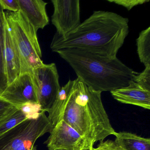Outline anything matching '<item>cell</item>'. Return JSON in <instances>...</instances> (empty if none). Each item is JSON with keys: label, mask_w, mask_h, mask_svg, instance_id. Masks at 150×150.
<instances>
[{"label": "cell", "mask_w": 150, "mask_h": 150, "mask_svg": "<svg viewBox=\"0 0 150 150\" xmlns=\"http://www.w3.org/2000/svg\"><path fill=\"white\" fill-rule=\"evenodd\" d=\"M129 21L116 13L95 11L86 20L66 35L55 34L52 51L68 50L89 52L109 58L116 57L129 33Z\"/></svg>", "instance_id": "cell-1"}, {"label": "cell", "mask_w": 150, "mask_h": 150, "mask_svg": "<svg viewBox=\"0 0 150 150\" xmlns=\"http://www.w3.org/2000/svg\"><path fill=\"white\" fill-rule=\"evenodd\" d=\"M101 93L77 78L73 80L62 115V120L89 143L102 142L108 136H115L117 133L103 107Z\"/></svg>", "instance_id": "cell-2"}, {"label": "cell", "mask_w": 150, "mask_h": 150, "mask_svg": "<svg viewBox=\"0 0 150 150\" xmlns=\"http://www.w3.org/2000/svg\"><path fill=\"white\" fill-rule=\"evenodd\" d=\"M57 53L70 65L78 78L88 86L101 93L127 86L138 74L117 57L109 58L79 50Z\"/></svg>", "instance_id": "cell-3"}, {"label": "cell", "mask_w": 150, "mask_h": 150, "mask_svg": "<svg viewBox=\"0 0 150 150\" xmlns=\"http://www.w3.org/2000/svg\"><path fill=\"white\" fill-rule=\"evenodd\" d=\"M5 19L21 56V73L30 74L44 64L37 32L21 12H5Z\"/></svg>", "instance_id": "cell-4"}, {"label": "cell", "mask_w": 150, "mask_h": 150, "mask_svg": "<svg viewBox=\"0 0 150 150\" xmlns=\"http://www.w3.org/2000/svg\"><path fill=\"white\" fill-rule=\"evenodd\" d=\"M45 112L23 121L0 136V150H31L36 140L54 127Z\"/></svg>", "instance_id": "cell-5"}, {"label": "cell", "mask_w": 150, "mask_h": 150, "mask_svg": "<svg viewBox=\"0 0 150 150\" xmlns=\"http://www.w3.org/2000/svg\"><path fill=\"white\" fill-rule=\"evenodd\" d=\"M32 81L37 103L42 110L51 108L60 88L56 64H43L33 70Z\"/></svg>", "instance_id": "cell-6"}, {"label": "cell", "mask_w": 150, "mask_h": 150, "mask_svg": "<svg viewBox=\"0 0 150 150\" xmlns=\"http://www.w3.org/2000/svg\"><path fill=\"white\" fill-rule=\"evenodd\" d=\"M54 12L52 22L56 34L66 35L81 24L80 4L79 0H52Z\"/></svg>", "instance_id": "cell-7"}, {"label": "cell", "mask_w": 150, "mask_h": 150, "mask_svg": "<svg viewBox=\"0 0 150 150\" xmlns=\"http://www.w3.org/2000/svg\"><path fill=\"white\" fill-rule=\"evenodd\" d=\"M50 133L45 142L49 150H80L89 143L63 120L53 127Z\"/></svg>", "instance_id": "cell-8"}, {"label": "cell", "mask_w": 150, "mask_h": 150, "mask_svg": "<svg viewBox=\"0 0 150 150\" xmlns=\"http://www.w3.org/2000/svg\"><path fill=\"white\" fill-rule=\"evenodd\" d=\"M0 98L16 107L29 103H38L32 75L22 74L8 85Z\"/></svg>", "instance_id": "cell-9"}, {"label": "cell", "mask_w": 150, "mask_h": 150, "mask_svg": "<svg viewBox=\"0 0 150 150\" xmlns=\"http://www.w3.org/2000/svg\"><path fill=\"white\" fill-rule=\"evenodd\" d=\"M114 99L119 102L150 109V91L132 81L129 86L110 92Z\"/></svg>", "instance_id": "cell-10"}, {"label": "cell", "mask_w": 150, "mask_h": 150, "mask_svg": "<svg viewBox=\"0 0 150 150\" xmlns=\"http://www.w3.org/2000/svg\"><path fill=\"white\" fill-rule=\"evenodd\" d=\"M5 39L6 68L8 84L9 85L21 75V63L19 50L6 20Z\"/></svg>", "instance_id": "cell-11"}, {"label": "cell", "mask_w": 150, "mask_h": 150, "mask_svg": "<svg viewBox=\"0 0 150 150\" xmlns=\"http://www.w3.org/2000/svg\"><path fill=\"white\" fill-rule=\"evenodd\" d=\"M18 2L20 11L37 32L49 24L50 20L46 10L47 3L42 0H18Z\"/></svg>", "instance_id": "cell-12"}, {"label": "cell", "mask_w": 150, "mask_h": 150, "mask_svg": "<svg viewBox=\"0 0 150 150\" xmlns=\"http://www.w3.org/2000/svg\"><path fill=\"white\" fill-rule=\"evenodd\" d=\"M43 111L44 110L38 103H27L20 106L0 120V136L23 121L38 117Z\"/></svg>", "instance_id": "cell-13"}, {"label": "cell", "mask_w": 150, "mask_h": 150, "mask_svg": "<svg viewBox=\"0 0 150 150\" xmlns=\"http://www.w3.org/2000/svg\"><path fill=\"white\" fill-rule=\"evenodd\" d=\"M115 141L125 150H150V139L131 132H117Z\"/></svg>", "instance_id": "cell-14"}, {"label": "cell", "mask_w": 150, "mask_h": 150, "mask_svg": "<svg viewBox=\"0 0 150 150\" xmlns=\"http://www.w3.org/2000/svg\"><path fill=\"white\" fill-rule=\"evenodd\" d=\"M73 84V80H69L68 82L60 88L53 105L50 108L46 110L48 118L52 123L53 126L62 120V115L66 102Z\"/></svg>", "instance_id": "cell-15"}, {"label": "cell", "mask_w": 150, "mask_h": 150, "mask_svg": "<svg viewBox=\"0 0 150 150\" xmlns=\"http://www.w3.org/2000/svg\"><path fill=\"white\" fill-rule=\"evenodd\" d=\"M5 12L0 5V96L8 86L5 58Z\"/></svg>", "instance_id": "cell-16"}, {"label": "cell", "mask_w": 150, "mask_h": 150, "mask_svg": "<svg viewBox=\"0 0 150 150\" xmlns=\"http://www.w3.org/2000/svg\"><path fill=\"white\" fill-rule=\"evenodd\" d=\"M137 52L140 62L150 64V27L142 30L137 41Z\"/></svg>", "instance_id": "cell-17"}, {"label": "cell", "mask_w": 150, "mask_h": 150, "mask_svg": "<svg viewBox=\"0 0 150 150\" xmlns=\"http://www.w3.org/2000/svg\"><path fill=\"white\" fill-rule=\"evenodd\" d=\"M145 67L143 72L134 76L133 81L143 88L150 91V64Z\"/></svg>", "instance_id": "cell-18"}, {"label": "cell", "mask_w": 150, "mask_h": 150, "mask_svg": "<svg viewBox=\"0 0 150 150\" xmlns=\"http://www.w3.org/2000/svg\"><path fill=\"white\" fill-rule=\"evenodd\" d=\"M110 3H115L116 5L124 7L128 11H130L134 7L138 5H143L149 2V0H108Z\"/></svg>", "instance_id": "cell-19"}, {"label": "cell", "mask_w": 150, "mask_h": 150, "mask_svg": "<svg viewBox=\"0 0 150 150\" xmlns=\"http://www.w3.org/2000/svg\"><path fill=\"white\" fill-rule=\"evenodd\" d=\"M18 107L0 98V120L18 108Z\"/></svg>", "instance_id": "cell-20"}, {"label": "cell", "mask_w": 150, "mask_h": 150, "mask_svg": "<svg viewBox=\"0 0 150 150\" xmlns=\"http://www.w3.org/2000/svg\"><path fill=\"white\" fill-rule=\"evenodd\" d=\"M93 150H125L117 144L115 141L107 140L100 142L98 146Z\"/></svg>", "instance_id": "cell-21"}, {"label": "cell", "mask_w": 150, "mask_h": 150, "mask_svg": "<svg viewBox=\"0 0 150 150\" xmlns=\"http://www.w3.org/2000/svg\"><path fill=\"white\" fill-rule=\"evenodd\" d=\"M0 5L3 10H7L13 13L20 11L18 0H0Z\"/></svg>", "instance_id": "cell-22"}, {"label": "cell", "mask_w": 150, "mask_h": 150, "mask_svg": "<svg viewBox=\"0 0 150 150\" xmlns=\"http://www.w3.org/2000/svg\"><path fill=\"white\" fill-rule=\"evenodd\" d=\"M93 145L94 144L93 143H88L85 145L80 150H93Z\"/></svg>", "instance_id": "cell-23"}, {"label": "cell", "mask_w": 150, "mask_h": 150, "mask_svg": "<svg viewBox=\"0 0 150 150\" xmlns=\"http://www.w3.org/2000/svg\"><path fill=\"white\" fill-rule=\"evenodd\" d=\"M31 150H36V147H35V146H33V148H32V149H31Z\"/></svg>", "instance_id": "cell-24"}]
</instances>
